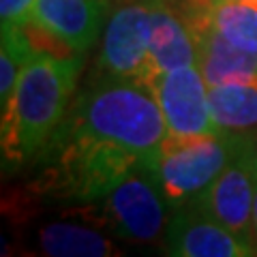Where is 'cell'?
I'll return each instance as SVG.
<instances>
[{
  "mask_svg": "<svg viewBox=\"0 0 257 257\" xmlns=\"http://www.w3.org/2000/svg\"><path fill=\"white\" fill-rule=\"evenodd\" d=\"M165 138L167 124L146 84L96 75L37 157L28 189L43 202H96L138 167L155 165Z\"/></svg>",
  "mask_w": 257,
  "mask_h": 257,
  "instance_id": "obj_1",
  "label": "cell"
},
{
  "mask_svg": "<svg viewBox=\"0 0 257 257\" xmlns=\"http://www.w3.org/2000/svg\"><path fill=\"white\" fill-rule=\"evenodd\" d=\"M82 54L37 50L26 62L9 101L3 105V172L5 176L35 163L73 103Z\"/></svg>",
  "mask_w": 257,
  "mask_h": 257,
  "instance_id": "obj_2",
  "label": "cell"
},
{
  "mask_svg": "<svg viewBox=\"0 0 257 257\" xmlns=\"http://www.w3.org/2000/svg\"><path fill=\"white\" fill-rule=\"evenodd\" d=\"M82 219L133 244H157L165 238L174 212L161 193L152 165L138 167L124 176L96 202L77 208Z\"/></svg>",
  "mask_w": 257,
  "mask_h": 257,
  "instance_id": "obj_3",
  "label": "cell"
},
{
  "mask_svg": "<svg viewBox=\"0 0 257 257\" xmlns=\"http://www.w3.org/2000/svg\"><path fill=\"white\" fill-rule=\"evenodd\" d=\"M244 133L167 135L152 165L161 193L172 210L191 206L231 161Z\"/></svg>",
  "mask_w": 257,
  "mask_h": 257,
  "instance_id": "obj_4",
  "label": "cell"
},
{
  "mask_svg": "<svg viewBox=\"0 0 257 257\" xmlns=\"http://www.w3.org/2000/svg\"><path fill=\"white\" fill-rule=\"evenodd\" d=\"M150 0H126L114 7L101 35L96 75L133 79L148 86L155 75L150 60Z\"/></svg>",
  "mask_w": 257,
  "mask_h": 257,
  "instance_id": "obj_5",
  "label": "cell"
},
{
  "mask_svg": "<svg viewBox=\"0 0 257 257\" xmlns=\"http://www.w3.org/2000/svg\"><path fill=\"white\" fill-rule=\"evenodd\" d=\"M255 146H257V135L244 133L238 142L234 157L225 165V170L197 197V202L191 204L251 244H253V206H255V184H257Z\"/></svg>",
  "mask_w": 257,
  "mask_h": 257,
  "instance_id": "obj_6",
  "label": "cell"
},
{
  "mask_svg": "<svg viewBox=\"0 0 257 257\" xmlns=\"http://www.w3.org/2000/svg\"><path fill=\"white\" fill-rule=\"evenodd\" d=\"M107 0H35L24 28L52 43L56 54H86L103 35Z\"/></svg>",
  "mask_w": 257,
  "mask_h": 257,
  "instance_id": "obj_7",
  "label": "cell"
},
{
  "mask_svg": "<svg viewBox=\"0 0 257 257\" xmlns=\"http://www.w3.org/2000/svg\"><path fill=\"white\" fill-rule=\"evenodd\" d=\"M148 88L163 114L167 135L191 138L219 133L208 103V84L197 64L157 73L148 82Z\"/></svg>",
  "mask_w": 257,
  "mask_h": 257,
  "instance_id": "obj_8",
  "label": "cell"
},
{
  "mask_svg": "<svg viewBox=\"0 0 257 257\" xmlns=\"http://www.w3.org/2000/svg\"><path fill=\"white\" fill-rule=\"evenodd\" d=\"M163 242L167 257H257L251 242L195 206L172 212Z\"/></svg>",
  "mask_w": 257,
  "mask_h": 257,
  "instance_id": "obj_9",
  "label": "cell"
},
{
  "mask_svg": "<svg viewBox=\"0 0 257 257\" xmlns=\"http://www.w3.org/2000/svg\"><path fill=\"white\" fill-rule=\"evenodd\" d=\"M189 22L197 50V67L208 88L229 82H257V56L238 50L236 45L210 28L202 18L182 13Z\"/></svg>",
  "mask_w": 257,
  "mask_h": 257,
  "instance_id": "obj_10",
  "label": "cell"
},
{
  "mask_svg": "<svg viewBox=\"0 0 257 257\" xmlns=\"http://www.w3.org/2000/svg\"><path fill=\"white\" fill-rule=\"evenodd\" d=\"M150 60L155 75L197 64L195 39L182 11L174 9L167 0H150Z\"/></svg>",
  "mask_w": 257,
  "mask_h": 257,
  "instance_id": "obj_11",
  "label": "cell"
},
{
  "mask_svg": "<svg viewBox=\"0 0 257 257\" xmlns=\"http://www.w3.org/2000/svg\"><path fill=\"white\" fill-rule=\"evenodd\" d=\"M39 257H122L120 246L101 227L79 221H50L37 229Z\"/></svg>",
  "mask_w": 257,
  "mask_h": 257,
  "instance_id": "obj_12",
  "label": "cell"
},
{
  "mask_svg": "<svg viewBox=\"0 0 257 257\" xmlns=\"http://www.w3.org/2000/svg\"><path fill=\"white\" fill-rule=\"evenodd\" d=\"M180 11L202 18L225 41L257 56V0H184Z\"/></svg>",
  "mask_w": 257,
  "mask_h": 257,
  "instance_id": "obj_13",
  "label": "cell"
},
{
  "mask_svg": "<svg viewBox=\"0 0 257 257\" xmlns=\"http://www.w3.org/2000/svg\"><path fill=\"white\" fill-rule=\"evenodd\" d=\"M212 122L219 133L257 131V82H229L208 88Z\"/></svg>",
  "mask_w": 257,
  "mask_h": 257,
  "instance_id": "obj_14",
  "label": "cell"
},
{
  "mask_svg": "<svg viewBox=\"0 0 257 257\" xmlns=\"http://www.w3.org/2000/svg\"><path fill=\"white\" fill-rule=\"evenodd\" d=\"M37 52L30 35L24 26H3V45H0V105L9 101L15 84L26 62Z\"/></svg>",
  "mask_w": 257,
  "mask_h": 257,
  "instance_id": "obj_15",
  "label": "cell"
},
{
  "mask_svg": "<svg viewBox=\"0 0 257 257\" xmlns=\"http://www.w3.org/2000/svg\"><path fill=\"white\" fill-rule=\"evenodd\" d=\"M35 0H0L3 26H26Z\"/></svg>",
  "mask_w": 257,
  "mask_h": 257,
  "instance_id": "obj_16",
  "label": "cell"
},
{
  "mask_svg": "<svg viewBox=\"0 0 257 257\" xmlns=\"http://www.w3.org/2000/svg\"><path fill=\"white\" fill-rule=\"evenodd\" d=\"M253 246L257 253V184H255V206H253Z\"/></svg>",
  "mask_w": 257,
  "mask_h": 257,
  "instance_id": "obj_17",
  "label": "cell"
},
{
  "mask_svg": "<svg viewBox=\"0 0 257 257\" xmlns=\"http://www.w3.org/2000/svg\"><path fill=\"white\" fill-rule=\"evenodd\" d=\"M255 165H257V146H255Z\"/></svg>",
  "mask_w": 257,
  "mask_h": 257,
  "instance_id": "obj_18",
  "label": "cell"
},
{
  "mask_svg": "<svg viewBox=\"0 0 257 257\" xmlns=\"http://www.w3.org/2000/svg\"><path fill=\"white\" fill-rule=\"evenodd\" d=\"M114 3H126V0H114Z\"/></svg>",
  "mask_w": 257,
  "mask_h": 257,
  "instance_id": "obj_19",
  "label": "cell"
}]
</instances>
